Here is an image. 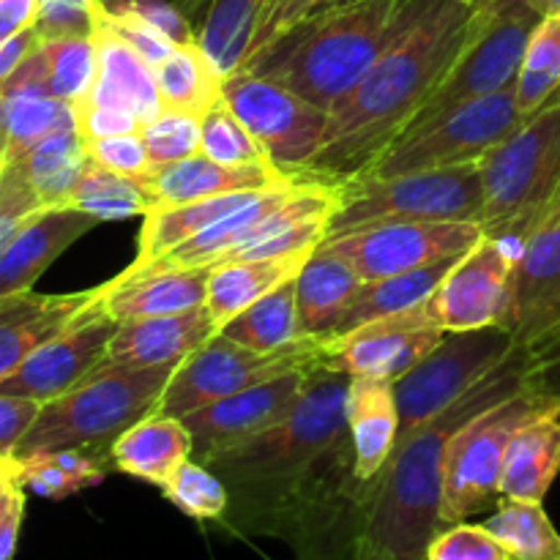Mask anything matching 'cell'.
I'll use <instances>...</instances> for the list:
<instances>
[{
  "instance_id": "6da1fadb",
  "label": "cell",
  "mask_w": 560,
  "mask_h": 560,
  "mask_svg": "<svg viewBox=\"0 0 560 560\" xmlns=\"http://www.w3.org/2000/svg\"><path fill=\"white\" fill-rule=\"evenodd\" d=\"M348 388L350 375L317 366L282 421L208 463L230 492L224 528L282 539L299 560H323L366 534L375 490L355 479Z\"/></svg>"
},
{
  "instance_id": "7a4b0ae2",
  "label": "cell",
  "mask_w": 560,
  "mask_h": 560,
  "mask_svg": "<svg viewBox=\"0 0 560 560\" xmlns=\"http://www.w3.org/2000/svg\"><path fill=\"white\" fill-rule=\"evenodd\" d=\"M474 11L468 0H402L392 42L328 113L326 137L304 178L342 184L397 140L457 58Z\"/></svg>"
},
{
  "instance_id": "3957f363",
  "label": "cell",
  "mask_w": 560,
  "mask_h": 560,
  "mask_svg": "<svg viewBox=\"0 0 560 560\" xmlns=\"http://www.w3.org/2000/svg\"><path fill=\"white\" fill-rule=\"evenodd\" d=\"M530 350L514 348L457 402L397 443L381 474L366 514V536L394 560H427L432 539L443 530V468L452 438L468 421L528 386Z\"/></svg>"
},
{
  "instance_id": "277c9868",
  "label": "cell",
  "mask_w": 560,
  "mask_h": 560,
  "mask_svg": "<svg viewBox=\"0 0 560 560\" xmlns=\"http://www.w3.org/2000/svg\"><path fill=\"white\" fill-rule=\"evenodd\" d=\"M402 0L323 9L249 58L241 71L271 80L331 113L392 42Z\"/></svg>"
},
{
  "instance_id": "5b68a950",
  "label": "cell",
  "mask_w": 560,
  "mask_h": 560,
  "mask_svg": "<svg viewBox=\"0 0 560 560\" xmlns=\"http://www.w3.org/2000/svg\"><path fill=\"white\" fill-rule=\"evenodd\" d=\"M485 235L520 255L525 233L560 191V91L479 164Z\"/></svg>"
},
{
  "instance_id": "8992f818",
  "label": "cell",
  "mask_w": 560,
  "mask_h": 560,
  "mask_svg": "<svg viewBox=\"0 0 560 560\" xmlns=\"http://www.w3.org/2000/svg\"><path fill=\"white\" fill-rule=\"evenodd\" d=\"M173 370L175 366L124 370L102 364L74 388L42 405L14 457L55 448H98L109 454L120 432L156 410Z\"/></svg>"
},
{
  "instance_id": "52a82bcc",
  "label": "cell",
  "mask_w": 560,
  "mask_h": 560,
  "mask_svg": "<svg viewBox=\"0 0 560 560\" xmlns=\"http://www.w3.org/2000/svg\"><path fill=\"white\" fill-rule=\"evenodd\" d=\"M539 20L541 14L528 0H485L476 5L457 58L405 131L421 129L463 104L512 88Z\"/></svg>"
},
{
  "instance_id": "ba28073f",
  "label": "cell",
  "mask_w": 560,
  "mask_h": 560,
  "mask_svg": "<svg viewBox=\"0 0 560 560\" xmlns=\"http://www.w3.org/2000/svg\"><path fill=\"white\" fill-rule=\"evenodd\" d=\"M334 186L337 200L328 217V235L392 222H479L481 217L479 164L355 178Z\"/></svg>"
},
{
  "instance_id": "9c48e42d",
  "label": "cell",
  "mask_w": 560,
  "mask_h": 560,
  "mask_svg": "<svg viewBox=\"0 0 560 560\" xmlns=\"http://www.w3.org/2000/svg\"><path fill=\"white\" fill-rule=\"evenodd\" d=\"M552 410H560V397L536 392L528 383L517 394L476 416L452 438L443 468V528L498 506L509 443L528 421Z\"/></svg>"
},
{
  "instance_id": "30bf717a",
  "label": "cell",
  "mask_w": 560,
  "mask_h": 560,
  "mask_svg": "<svg viewBox=\"0 0 560 560\" xmlns=\"http://www.w3.org/2000/svg\"><path fill=\"white\" fill-rule=\"evenodd\" d=\"M523 120L525 115L520 113L517 91L512 85L501 93L463 104L421 129L405 131L388 142L355 178H392V175L421 173V170L481 164V159L498 142L506 140Z\"/></svg>"
},
{
  "instance_id": "8fae6325",
  "label": "cell",
  "mask_w": 560,
  "mask_h": 560,
  "mask_svg": "<svg viewBox=\"0 0 560 560\" xmlns=\"http://www.w3.org/2000/svg\"><path fill=\"white\" fill-rule=\"evenodd\" d=\"M323 361H326L323 339H301L277 353H260V350L233 342L224 334H217L175 366L173 377L156 402V413L186 419L217 399L244 392L257 383L273 381L284 372L323 366Z\"/></svg>"
},
{
  "instance_id": "7c38bea8",
  "label": "cell",
  "mask_w": 560,
  "mask_h": 560,
  "mask_svg": "<svg viewBox=\"0 0 560 560\" xmlns=\"http://www.w3.org/2000/svg\"><path fill=\"white\" fill-rule=\"evenodd\" d=\"M514 348L517 345L501 326L446 331V337L430 355H424L413 370L392 383L399 410L397 443L419 432L427 421L457 402Z\"/></svg>"
},
{
  "instance_id": "4fadbf2b",
  "label": "cell",
  "mask_w": 560,
  "mask_h": 560,
  "mask_svg": "<svg viewBox=\"0 0 560 560\" xmlns=\"http://www.w3.org/2000/svg\"><path fill=\"white\" fill-rule=\"evenodd\" d=\"M222 98L282 173L304 178L326 137V109L249 71L224 77Z\"/></svg>"
},
{
  "instance_id": "5bb4252c",
  "label": "cell",
  "mask_w": 560,
  "mask_h": 560,
  "mask_svg": "<svg viewBox=\"0 0 560 560\" xmlns=\"http://www.w3.org/2000/svg\"><path fill=\"white\" fill-rule=\"evenodd\" d=\"M485 238L479 222H392L328 235L323 249L342 257L364 282L465 255Z\"/></svg>"
},
{
  "instance_id": "9a60e30c",
  "label": "cell",
  "mask_w": 560,
  "mask_h": 560,
  "mask_svg": "<svg viewBox=\"0 0 560 560\" xmlns=\"http://www.w3.org/2000/svg\"><path fill=\"white\" fill-rule=\"evenodd\" d=\"M446 328L438 323L432 301L381 317L337 342H326L323 366L350 377L394 383L441 345Z\"/></svg>"
},
{
  "instance_id": "2e32d148",
  "label": "cell",
  "mask_w": 560,
  "mask_h": 560,
  "mask_svg": "<svg viewBox=\"0 0 560 560\" xmlns=\"http://www.w3.org/2000/svg\"><path fill=\"white\" fill-rule=\"evenodd\" d=\"M115 331L118 323L104 312L98 293L80 317L38 345L5 381H0V394L36 399L42 405L60 397L104 364Z\"/></svg>"
},
{
  "instance_id": "e0dca14e",
  "label": "cell",
  "mask_w": 560,
  "mask_h": 560,
  "mask_svg": "<svg viewBox=\"0 0 560 560\" xmlns=\"http://www.w3.org/2000/svg\"><path fill=\"white\" fill-rule=\"evenodd\" d=\"M503 328L530 353L560 328V191L520 244Z\"/></svg>"
},
{
  "instance_id": "ac0fdd59",
  "label": "cell",
  "mask_w": 560,
  "mask_h": 560,
  "mask_svg": "<svg viewBox=\"0 0 560 560\" xmlns=\"http://www.w3.org/2000/svg\"><path fill=\"white\" fill-rule=\"evenodd\" d=\"M517 252L485 235L470 252L459 257L441 288L430 295L438 323L446 331L501 326L512 304V279Z\"/></svg>"
},
{
  "instance_id": "d6986e66",
  "label": "cell",
  "mask_w": 560,
  "mask_h": 560,
  "mask_svg": "<svg viewBox=\"0 0 560 560\" xmlns=\"http://www.w3.org/2000/svg\"><path fill=\"white\" fill-rule=\"evenodd\" d=\"M312 370L317 366L284 372L273 381L257 383V386L230 394V397L217 399V402L186 416L184 424L191 435V459L208 465L228 448L238 446L282 421L304 394Z\"/></svg>"
},
{
  "instance_id": "ffe728a7",
  "label": "cell",
  "mask_w": 560,
  "mask_h": 560,
  "mask_svg": "<svg viewBox=\"0 0 560 560\" xmlns=\"http://www.w3.org/2000/svg\"><path fill=\"white\" fill-rule=\"evenodd\" d=\"M93 44H96V77L80 104L107 107L129 113L142 126L151 124L164 109L153 66L109 25L98 11L93 20Z\"/></svg>"
},
{
  "instance_id": "44dd1931",
  "label": "cell",
  "mask_w": 560,
  "mask_h": 560,
  "mask_svg": "<svg viewBox=\"0 0 560 560\" xmlns=\"http://www.w3.org/2000/svg\"><path fill=\"white\" fill-rule=\"evenodd\" d=\"M217 334L219 328L208 315L206 304L175 315L126 320L118 323L104 364L124 370L178 366L186 355L195 353Z\"/></svg>"
},
{
  "instance_id": "7402d4cb",
  "label": "cell",
  "mask_w": 560,
  "mask_h": 560,
  "mask_svg": "<svg viewBox=\"0 0 560 560\" xmlns=\"http://www.w3.org/2000/svg\"><path fill=\"white\" fill-rule=\"evenodd\" d=\"M96 224L98 219L71 206H47L33 213L0 249V299L33 290L36 279Z\"/></svg>"
},
{
  "instance_id": "603a6c76",
  "label": "cell",
  "mask_w": 560,
  "mask_h": 560,
  "mask_svg": "<svg viewBox=\"0 0 560 560\" xmlns=\"http://www.w3.org/2000/svg\"><path fill=\"white\" fill-rule=\"evenodd\" d=\"M290 180H299L295 175L282 173L273 162L246 164V167H228L206 153L178 159V162L153 167V173L145 178L148 200L153 208L180 206V202L206 200V197L233 195V191H255V189H273L284 186Z\"/></svg>"
},
{
  "instance_id": "cb8c5ba5",
  "label": "cell",
  "mask_w": 560,
  "mask_h": 560,
  "mask_svg": "<svg viewBox=\"0 0 560 560\" xmlns=\"http://www.w3.org/2000/svg\"><path fill=\"white\" fill-rule=\"evenodd\" d=\"M98 293L102 288L60 295L36 293V290L3 295L0 299V381H5L38 345L80 317L98 299Z\"/></svg>"
},
{
  "instance_id": "d4e9b609",
  "label": "cell",
  "mask_w": 560,
  "mask_h": 560,
  "mask_svg": "<svg viewBox=\"0 0 560 560\" xmlns=\"http://www.w3.org/2000/svg\"><path fill=\"white\" fill-rule=\"evenodd\" d=\"M208 268L124 271L102 284V306L115 323L175 315L206 304Z\"/></svg>"
},
{
  "instance_id": "484cf974",
  "label": "cell",
  "mask_w": 560,
  "mask_h": 560,
  "mask_svg": "<svg viewBox=\"0 0 560 560\" xmlns=\"http://www.w3.org/2000/svg\"><path fill=\"white\" fill-rule=\"evenodd\" d=\"M345 419L353 443L355 479L375 490L399 438V410L392 383L350 377Z\"/></svg>"
},
{
  "instance_id": "4316f807",
  "label": "cell",
  "mask_w": 560,
  "mask_h": 560,
  "mask_svg": "<svg viewBox=\"0 0 560 560\" xmlns=\"http://www.w3.org/2000/svg\"><path fill=\"white\" fill-rule=\"evenodd\" d=\"M96 77V44L91 36L42 38L25 63L0 85V91L42 93L80 104Z\"/></svg>"
},
{
  "instance_id": "83f0119b",
  "label": "cell",
  "mask_w": 560,
  "mask_h": 560,
  "mask_svg": "<svg viewBox=\"0 0 560 560\" xmlns=\"http://www.w3.org/2000/svg\"><path fill=\"white\" fill-rule=\"evenodd\" d=\"M364 288V279L334 252L317 246L295 273V310L306 339H328L348 306Z\"/></svg>"
},
{
  "instance_id": "f1b7e54d",
  "label": "cell",
  "mask_w": 560,
  "mask_h": 560,
  "mask_svg": "<svg viewBox=\"0 0 560 560\" xmlns=\"http://www.w3.org/2000/svg\"><path fill=\"white\" fill-rule=\"evenodd\" d=\"M191 457V435L186 430L184 419L173 416L148 413L129 430L120 432L109 446V463L120 474H129L135 479L162 490L175 470Z\"/></svg>"
},
{
  "instance_id": "f546056e",
  "label": "cell",
  "mask_w": 560,
  "mask_h": 560,
  "mask_svg": "<svg viewBox=\"0 0 560 560\" xmlns=\"http://www.w3.org/2000/svg\"><path fill=\"white\" fill-rule=\"evenodd\" d=\"M560 476V410L528 421L506 448L501 498L545 503Z\"/></svg>"
},
{
  "instance_id": "4dcf8cb0",
  "label": "cell",
  "mask_w": 560,
  "mask_h": 560,
  "mask_svg": "<svg viewBox=\"0 0 560 560\" xmlns=\"http://www.w3.org/2000/svg\"><path fill=\"white\" fill-rule=\"evenodd\" d=\"M306 257H262V260H228L208 268L206 310L222 331L235 315L260 301L279 284L295 279Z\"/></svg>"
},
{
  "instance_id": "1f68e13d",
  "label": "cell",
  "mask_w": 560,
  "mask_h": 560,
  "mask_svg": "<svg viewBox=\"0 0 560 560\" xmlns=\"http://www.w3.org/2000/svg\"><path fill=\"white\" fill-rule=\"evenodd\" d=\"M459 257L463 255L443 257V260L427 262V266L410 268V271L394 273V277L364 282V288L359 290L353 304L348 306V312H345V317L339 320V326L334 328L331 337L323 339V342H337V339L359 331L366 323L397 315V312H405L410 310V306L427 301L438 288H441V282L448 277V271L457 266Z\"/></svg>"
},
{
  "instance_id": "d6a6232c",
  "label": "cell",
  "mask_w": 560,
  "mask_h": 560,
  "mask_svg": "<svg viewBox=\"0 0 560 560\" xmlns=\"http://www.w3.org/2000/svg\"><path fill=\"white\" fill-rule=\"evenodd\" d=\"M262 191L266 189L233 191V195L206 197V200L180 202V206L153 208V211H148L145 217H142V230L140 238H137V257L131 266H142V262L153 260V257L180 246L184 241L195 238V235H200L202 230H208L211 224L222 222L224 217L249 206V202L257 200Z\"/></svg>"
},
{
  "instance_id": "836d02e7",
  "label": "cell",
  "mask_w": 560,
  "mask_h": 560,
  "mask_svg": "<svg viewBox=\"0 0 560 560\" xmlns=\"http://www.w3.org/2000/svg\"><path fill=\"white\" fill-rule=\"evenodd\" d=\"M20 459V457H16ZM107 452L98 448H55L20 459V481L25 492L49 501H63L107 476Z\"/></svg>"
},
{
  "instance_id": "e575fe53",
  "label": "cell",
  "mask_w": 560,
  "mask_h": 560,
  "mask_svg": "<svg viewBox=\"0 0 560 560\" xmlns=\"http://www.w3.org/2000/svg\"><path fill=\"white\" fill-rule=\"evenodd\" d=\"M66 126H77L74 104L42 93L0 91V159H20Z\"/></svg>"
},
{
  "instance_id": "d590c367",
  "label": "cell",
  "mask_w": 560,
  "mask_h": 560,
  "mask_svg": "<svg viewBox=\"0 0 560 560\" xmlns=\"http://www.w3.org/2000/svg\"><path fill=\"white\" fill-rule=\"evenodd\" d=\"M14 162H20L22 173L31 180L33 191L44 206H63L88 164L85 140L77 126H66V129L44 137Z\"/></svg>"
},
{
  "instance_id": "8d00e7d4",
  "label": "cell",
  "mask_w": 560,
  "mask_h": 560,
  "mask_svg": "<svg viewBox=\"0 0 560 560\" xmlns=\"http://www.w3.org/2000/svg\"><path fill=\"white\" fill-rule=\"evenodd\" d=\"M164 109L206 115L222 98L224 77L213 69L200 44H178L162 63L153 66Z\"/></svg>"
},
{
  "instance_id": "74e56055",
  "label": "cell",
  "mask_w": 560,
  "mask_h": 560,
  "mask_svg": "<svg viewBox=\"0 0 560 560\" xmlns=\"http://www.w3.org/2000/svg\"><path fill=\"white\" fill-rule=\"evenodd\" d=\"M266 0H211L197 31V44L222 77L244 69Z\"/></svg>"
},
{
  "instance_id": "f35d334b",
  "label": "cell",
  "mask_w": 560,
  "mask_h": 560,
  "mask_svg": "<svg viewBox=\"0 0 560 560\" xmlns=\"http://www.w3.org/2000/svg\"><path fill=\"white\" fill-rule=\"evenodd\" d=\"M219 334L252 350H260V353H277V350H284L306 339L299 328L295 279L279 284L277 290L246 306Z\"/></svg>"
},
{
  "instance_id": "ab89813d",
  "label": "cell",
  "mask_w": 560,
  "mask_h": 560,
  "mask_svg": "<svg viewBox=\"0 0 560 560\" xmlns=\"http://www.w3.org/2000/svg\"><path fill=\"white\" fill-rule=\"evenodd\" d=\"M481 525L514 560H560V534L539 501L501 498Z\"/></svg>"
},
{
  "instance_id": "60d3db41",
  "label": "cell",
  "mask_w": 560,
  "mask_h": 560,
  "mask_svg": "<svg viewBox=\"0 0 560 560\" xmlns=\"http://www.w3.org/2000/svg\"><path fill=\"white\" fill-rule=\"evenodd\" d=\"M63 206L77 208L98 222H115V219L145 217L151 211V200L140 180L126 178V175L109 173L88 159L80 180L69 191Z\"/></svg>"
},
{
  "instance_id": "b9f144b4",
  "label": "cell",
  "mask_w": 560,
  "mask_h": 560,
  "mask_svg": "<svg viewBox=\"0 0 560 560\" xmlns=\"http://www.w3.org/2000/svg\"><path fill=\"white\" fill-rule=\"evenodd\" d=\"M514 91L525 118L539 113L560 91V16H541L530 33Z\"/></svg>"
},
{
  "instance_id": "7bdbcfd3",
  "label": "cell",
  "mask_w": 560,
  "mask_h": 560,
  "mask_svg": "<svg viewBox=\"0 0 560 560\" xmlns=\"http://www.w3.org/2000/svg\"><path fill=\"white\" fill-rule=\"evenodd\" d=\"M162 492L186 517L202 520V523H208V520L222 523L230 509V492L224 481L208 465L191 457L175 470L173 479L162 487Z\"/></svg>"
},
{
  "instance_id": "ee69618b",
  "label": "cell",
  "mask_w": 560,
  "mask_h": 560,
  "mask_svg": "<svg viewBox=\"0 0 560 560\" xmlns=\"http://www.w3.org/2000/svg\"><path fill=\"white\" fill-rule=\"evenodd\" d=\"M202 153L208 159L228 167H246V164L271 162L255 137L249 135L238 115L219 98L206 115H202Z\"/></svg>"
},
{
  "instance_id": "f6af8a7d",
  "label": "cell",
  "mask_w": 560,
  "mask_h": 560,
  "mask_svg": "<svg viewBox=\"0 0 560 560\" xmlns=\"http://www.w3.org/2000/svg\"><path fill=\"white\" fill-rule=\"evenodd\" d=\"M153 167L195 156L202 151V118L180 109H162L140 131Z\"/></svg>"
},
{
  "instance_id": "bcb514c9",
  "label": "cell",
  "mask_w": 560,
  "mask_h": 560,
  "mask_svg": "<svg viewBox=\"0 0 560 560\" xmlns=\"http://www.w3.org/2000/svg\"><path fill=\"white\" fill-rule=\"evenodd\" d=\"M427 560H514L485 525L454 523L432 539Z\"/></svg>"
},
{
  "instance_id": "7dc6e473",
  "label": "cell",
  "mask_w": 560,
  "mask_h": 560,
  "mask_svg": "<svg viewBox=\"0 0 560 560\" xmlns=\"http://www.w3.org/2000/svg\"><path fill=\"white\" fill-rule=\"evenodd\" d=\"M42 208L47 206L38 200L31 180L22 173L20 162L0 159V249Z\"/></svg>"
},
{
  "instance_id": "c3c4849f",
  "label": "cell",
  "mask_w": 560,
  "mask_h": 560,
  "mask_svg": "<svg viewBox=\"0 0 560 560\" xmlns=\"http://www.w3.org/2000/svg\"><path fill=\"white\" fill-rule=\"evenodd\" d=\"M85 151L91 162L98 167L109 170V173L126 175L140 184H145L148 175L153 173V162L145 151L140 131L135 135H115V137H98V140H85Z\"/></svg>"
},
{
  "instance_id": "681fc988",
  "label": "cell",
  "mask_w": 560,
  "mask_h": 560,
  "mask_svg": "<svg viewBox=\"0 0 560 560\" xmlns=\"http://www.w3.org/2000/svg\"><path fill=\"white\" fill-rule=\"evenodd\" d=\"M98 3L109 14L137 16V20L148 22V25L162 31L167 38H173L175 44L197 42V33L191 27L189 16L175 3H164V0H98Z\"/></svg>"
},
{
  "instance_id": "f907efd6",
  "label": "cell",
  "mask_w": 560,
  "mask_h": 560,
  "mask_svg": "<svg viewBox=\"0 0 560 560\" xmlns=\"http://www.w3.org/2000/svg\"><path fill=\"white\" fill-rule=\"evenodd\" d=\"M328 0H266L260 11V20H257L255 38H252V47L246 60L255 58L260 49H266L268 44L277 42L282 33H288L290 27H295L299 22H304L306 16L317 14V11L326 5Z\"/></svg>"
},
{
  "instance_id": "816d5d0a",
  "label": "cell",
  "mask_w": 560,
  "mask_h": 560,
  "mask_svg": "<svg viewBox=\"0 0 560 560\" xmlns=\"http://www.w3.org/2000/svg\"><path fill=\"white\" fill-rule=\"evenodd\" d=\"M98 11H102L104 20H107L109 25H113L115 31H118L120 36H124L126 42H129L131 47H135L137 52H140L151 66L162 63V60L167 58L175 47H178L173 38H167L162 31H156V27L148 25V22L137 20V16L109 14V11L102 9V3H98Z\"/></svg>"
},
{
  "instance_id": "f5cc1de1",
  "label": "cell",
  "mask_w": 560,
  "mask_h": 560,
  "mask_svg": "<svg viewBox=\"0 0 560 560\" xmlns=\"http://www.w3.org/2000/svg\"><path fill=\"white\" fill-rule=\"evenodd\" d=\"M38 410H42V402L36 399L0 394V457H14L22 438L36 421Z\"/></svg>"
},
{
  "instance_id": "db71d44e",
  "label": "cell",
  "mask_w": 560,
  "mask_h": 560,
  "mask_svg": "<svg viewBox=\"0 0 560 560\" xmlns=\"http://www.w3.org/2000/svg\"><path fill=\"white\" fill-rule=\"evenodd\" d=\"M74 118L82 140H98V137L135 135V131H142V124L135 115L120 113V109L93 107V104H74Z\"/></svg>"
},
{
  "instance_id": "11a10c76",
  "label": "cell",
  "mask_w": 560,
  "mask_h": 560,
  "mask_svg": "<svg viewBox=\"0 0 560 560\" xmlns=\"http://www.w3.org/2000/svg\"><path fill=\"white\" fill-rule=\"evenodd\" d=\"M528 383L536 392L560 397V328L530 353Z\"/></svg>"
},
{
  "instance_id": "9f6ffc18",
  "label": "cell",
  "mask_w": 560,
  "mask_h": 560,
  "mask_svg": "<svg viewBox=\"0 0 560 560\" xmlns=\"http://www.w3.org/2000/svg\"><path fill=\"white\" fill-rule=\"evenodd\" d=\"M42 0H0V44L38 22Z\"/></svg>"
},
{
  "instance_id": "6f0895ef",
  "label": "cell",
  "mask_w": 560,
  "mask_h": 560,
  "mask_svg": "<svg viewBox=\"0 0 560 560\" xmlns=\"http://www.w3.org/2000/svg\"><path fill=\"white\" fill-rule=\"evenodd\" d=\"M38 42H42V36H38L36 27H31V31L16 33V36L5 38V42L0 44V85L25 63L27 55L38 47Z\"/></svg>"
},
{
  "instance_id": "680465c9",
  "label": "cell",
  "mask_w": 560,
  "mask_h": 560,
  "mask_svg": "<svg viewBox=\"0 0 560 560\" xmlns=\"http://www.w3.org/2000/svg\"><path fill=\"white\" fill-rule=\"evenodd\" d=\"M22 520H25V492L14 495L3 509H0V560L14 558Z\"/></svg>"
},
{
  "instance_id": "91938a15",
  "label": "cell",
  "mask_w": 560,
  "mask_h": 560,
  "mask_svg": "<svg viewBox=\"0 0 560 560\" xmlns=\"http://www.w3.org/2000/svg\"><path fill=\"white\" fill-rule=\"evenodd\" d=\"M323 560H394V558L388 556V552H383L377 545H372L370 536L361 534V536H355L353 541H348L342 550H337L334 556H328Z\"/></svg>"
},
{
  "instance_id": "94428289",
  "label": "cell",
  "mask_w": 560,
  "mask_h": 560,
  "mask_svg": "<svg viewBox=\"0 0 560 560\" xmlns=\"http://www.w3.org/2000/svg\"><path fill=\"white\" fill-rule=\"evenodd\" d=\"M25 492L20 481V459L16 457H0V509L11 501L14 495Z\"/></svg>"
},
{
  "instance_id": "6125c7cd",
  "label": "cell",
  "mask_w": 560,
  "mask_h": 560,
  "mask_svg": "<svg viewBox=\"0 0 560 560\" xmlns=\"http://www.w3.org/2000/svg\"><path fill=\"white\" fill-rule=\"evenodd\" d=\"M541 16H560V0H528Z\"/></svg>"
},
{
  "instance_id": "be15d7a7",
  "label": "cell",
  "mask_w": 560,
  "mask_h": 560,
  "mask_svg": "<svg viewBox=\"0 0 560 560\" xmlns=\"http://www.w3.org/2000/svg\"><path fill=\"white\" fill-rule=\"evenodd\" d=\"M208 3H211V0H178L175 5H178V9L186 14V11H197V9H202V5H208Z\"/></svg>"
},
{
  "instance_id": "e7e4bbea",
  "label": "cell",
  "mask_w": 560,
  "mask_h": 560,
  "mask_svg": "<svg viewBox=\"0 0 560 560\" xmlns=\"http://www.w3.org/2000/svg\"><path fill=\"white\" fill-rule=\"evenodd\" d=\"M353 3H364V0H328V3L323 5V9H342V5H353Z\"/></svg>"
},
{
  "instance_id": "03108f58",
  "label": "cell",
  "mask_w": 560,
  "mask_h": 560,
  "mask_svg": "<svg viewBox=\"0 0 560 560\" xmlns=\"http://www.w3.org/2000/svg\"><path fill=\"white\" fill-rule=\"evenodd\" d=\"M468 3H474V5H479V3H485V0H468Z\"/></svg>"
}]
</instances>
